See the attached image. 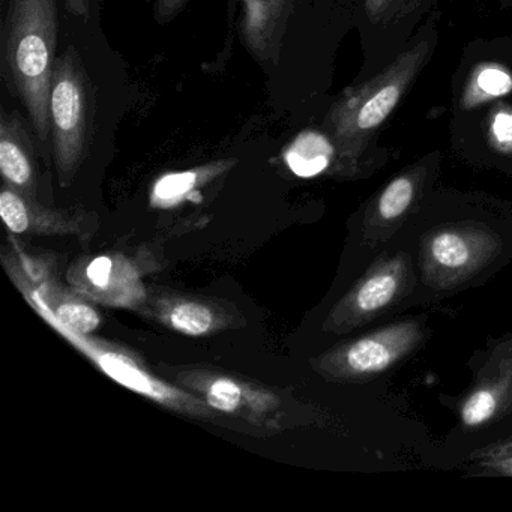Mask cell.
I'll return each instance as SVG.
<instances>
[{
  "label": "cell",
  "instance_id": "obj_1",
  "mask_svg": "<svg viewBox=\"0 0 512 512\" xmlns=\"http://www.w3.org/2000/svg\"><path fill=\"white\" fill-rule=\"evenodd\" d=\"M56 43V0H10L4 23V74L25 106L46 158L52 152L49 100Z\"/></svg>",
  "mask_w": 512,
  "mask_h": 512
},
{
  "label": "cell",
  "instance_id": "obj_2",
  "mask_svg": "<svg viewBox=\"0 0 512 512\" xmlns=\"http://www.w3.org/2000/svg\"><path fill=\"white\" fill-rule=\"evenodd\" d=\"M167 379L205 401L226 421L227 430L248 436H277L310 421L290 392L205 365L163 368Z\"/></svg>",
  "mask_w": 512,
  "mask_h": 512
},
{
  "label": "cell",
  "instance_id": "obj_3",
  "mask_svg": "<svg viewBox=\"0 0 512 512\" xmlns=\"http://www.w3.org/2000/svg\"><path fill=\"white\" fill-rule=\"evenodd\" d=\"M434 38L419 41L401 53L379 76L347 91L332 106L325 127L337 152V169L353 170L371 137L406 94L433 52Z\"/></svg>",
  "mask_w": 512,
  "mask_h": 512
},
{
  "label": "cell",
  "instance_id": "obj_4",
  "mask_svg": "<svg viewBox=\"0 0 512 512\" xmlns=\"http://www.w3.org/2000/svg\"><path fill=\"white\" fill-rule=\"evenodd\" d=\"M50 146L61 187L73 184L92 142L91 83L74 49L56 58L50 83Z\"/></svg>",
  "mask_w": 512,
  "mask_h": 512
},
{
  "label": "cell",
  "instance_id": "obj_5",
  "mask_svg": "<svg viewBox=\"0 0 512 512\" xmlns=\"http://www.w3.org/2000/svg\"><path fill=\"white\" fill-rule=\"evenodd\" d=\"M52 328L113 382L155 401L170 412L227 428L226 421L205 401L170 380L155 376L139 356L121 344L92 337V334H77L62 326Z\"/></svg>",
  "mask_w": 512,
  "mask_h": 512
},
{
  "label": "cell",
  "instance_id": "obj_6",
  "mask_svg": "<svg viewBox=\"0 0 512 512\" xmlns=\"http://www.w3.org/2000/svg\"><path fill=\"white\" fill-rule=\"evenodd\" d=\"M419 338L415 323H398L323 353L311 361V367L332 382L367 379L403 358Z\"/></svg>",
  "mask_w": 512,
  "mask_h": 512
},
{
  "label": "cell",
  "instance_id": "obj_7",
  "mask_svg": "<svg viewBox=\"0 0 512 512\" xmlns=\"http://www.w3.org/2000/svg\"><path fill=\"white\" fill-rule=\"evenodd\" d=\"M139 313L187 337H211L247 325L244 314L232 302L170 289H149Z\"/></svg>",
  "mask_w": 512,
  "mask_h": 512
},
{
  "label": "cell",
  "instance_id": "obj_8",
  "mask_svg": "<svg viewBox=\"0 0 512 512\" xmlns=\"http://www.w3.org/2000/svg\"><path fill=\"white\" fill-rule=\"evenodd\" d=\"M68 283L95 304L139 311L149 296L136 260L121 253L83 257L68 269Z\"/></svg>",
  "mask_w": 512,
  "mask_h": 512
},
{
  "label": "cell",
  "instance_id": "obj_9",
  "mask_svg": "<svg viewBox=\"0 0 512 512\" xmlns=\"http://www.w3.org/2000/svg\"><path fill=\"white\" fill-rule=\"evenodd\" d=\"M0 217L11 235L70 236L89 239L98 229V217L85 209L47 208L37 197L4 184L0 191Z\"/></svg>",
  "mask_w": 512,
  "mask_h": 512
},
{
  "label": "cell",
  "instance_id": "obj_10",
  "mask_svg": "<svg viewBox=\"0 0 512 512\" xmlns=\"http://www.w3.org/2000/svg\"><path fill=\"white\" fill-rule=\"evenodd\" d=\"M406 262L401 259L380 263L371 269L329 314L323 328L344 332L373 317L395 301L406 280Z\"/></svg>",
  "mask_w": 512,
  "mask_h": 512
},
{
  "label": "cell",
  "instance_id": "obj_11",
  "mask_svg": "<svg viewBox=\"0 0 512 512\" xmlns=\"http://www.w3.org/2000/svg\"><path fill=\"white\" fill-rule=\"evenodd\" d=\"M493 250H496V242L482 233L440 230L428 241V272L443 281L460 280L481 266Z\"/></svg>",
  "mask_w": 512,
  "mask_h": 512
},
{
  "label": "cell",
  "instance_id": "obj_12",
  "mask_svg": "<svg viewBox=\"0 0 512 512\" xmlns=\"http://www.w3.org/2000/svg\"><path fill=\"white\" fill-rule=\"evenodd\" d=\"M34 143L19 116L4 110L0 116V172L4 184L37 197L38 166Z\"/></svg>",
  "mask_w": 512,
  "mask_h": 512
},
{
  "label": "cell",
  "instance_id": "obj_13",
  "mask_svg": "<svg viewBox=\"0 0 512 512\" xmlns=\"http://www.w3.org/2000/svg\"><path fill=\"white\" fill-rule=\"evenodd\" d=\"M241 4L245 44L260 61H274L280 52L293 0H241Z\"/></svg>",
  "mask_w": 512,
  "mask_h": 512
},
{
  "label": "cell",
  "instance_id": "obj_14",
  "mask_svg": "<svg viewBox=\"0 0 512 512\" xmlns=\"http://www.w3.org/2000/svg\"><path fill=\"white\" fill-rule=\"evenodd\" d=\"M233 164V161H218L187 172L167 173L155 181L151 190V205L157 209H170L190 202L194 194L224 175Z\"/></svg>",
  "mask_w": 512,
  "mask_h": 512
},
{
  "label": "cell",
  "instance_id": "obj_15",
  "mask_svg": "<svg viewBox=\"0 0 512 512\" xmlns=\"http://www.w3.org/2000/svg\"><path fill=\"white\" fill-rule=\"evenodd\" d=\"M284 161L290 172L299 178H314L337 164V152L331 137L317 131L299 134L284 152Z\"/></svg>",
  "mask_w": 512,
  "mask_h": 512
},
{
  "label": "cell",
  "instance_id": "obj_16",
  "mask_svg": "<svg viewBox=\"0 0 512 512\" xmlns=\"http://www.w3.org/2000/svg\"><path fill=\"white\" fill-rule=\"evenodd\" d=\"M512 91V76L499 64H484L476 68L463 94L464 109L481 106L485 101L503 97Z\"/></svg>",
  "mask_w": 512,
  "mask_h": 512
},
{
  "label": "cell",
  "instance_id": "obj_17",
  "mask_svg": "<svg viewBox=\"0 0 512 512\" xmlns=\"http://www.w3.org/2000/svg\"><path fill=\"white\" fill-rule=\"evenodd\" d=\"M416 194L415 175H401L389 182L377 202V217L383 221H395L406 214Z\"/></svg>",
  "mask_w": 512,
  "mask_h": 512
},
{
  "label": "cell",
  "instance_id": "obj_18",
  "mask_svg": "<svg viewBox=\"0 0 512 512\" xmlns=\"http://www.w3.org/2000/svg\"><path fill=\"white\" fill-rule=\"evenodd\" d=\"M497 406H499V395H497L496 389H478L464 403L463 409H461V419L467 427H478V425L490 421L491 416L496 413Z\"/></svg>",
  "mask_w": 512,
  "mask_h": 512
},
{
  "label": "cell",
  "instance_id": "obj_19",
  "mask_svg": "<svg viewBox=\"0 0 512 512\" xmlns=\"http://www.w3.org/2000/svg\"><path fill=\"white\" fill-rule=\"evenodd\" d=\"M490 134L497 149L512 152V112H497L491 121Z\"/></svg>",
  "mask_w": 512,
  "mask_h": 512
},
{
  "label": "cell",
  "instance_id": "obj_20",
  "mask_svg": "<svg viewBox=\"0 0 512 512\" xmlns=\"http://www.w3.org/2000/svg\"><path fill=\"white\" fill-rule=\"evenodd\" d=\"M185 2L187 0H157L158 19L163 20V22L173 19L179 13V10L184 7Z\"/></svg>",
  "mask_w": 512,
  "mask_h": 512
},
{
  "label": "cell",
  "instance_id": "obj_21",
  "mask_svg": "<svg viewBox=\"0 0 512 512\" xmlns=\"http://www.w3.org/2000/svg\"><path fill=\"white\" fill-rule=\"evenodd\" d=\"M394 0H365L368 16L373 20L380 19L388 11Z\"/></svg>",
  "mask_w": 512,
  "mask_h": 512
},
{
  "label": "cell",
  "instance_id": "obj_22",
  "mask_svg": "<svg viewBox=\"0 0 512 512\" xmlns=\"http://www.w3.org/2000/svg\"><path fill=\"white\" fill-rule=\"evenodd\" d=\"M65 7L74 16L88 19L91 13V0H64Z\"/></svg>",
  "mask_w": 512,
  "mask_h": 512
}]
</instances>
